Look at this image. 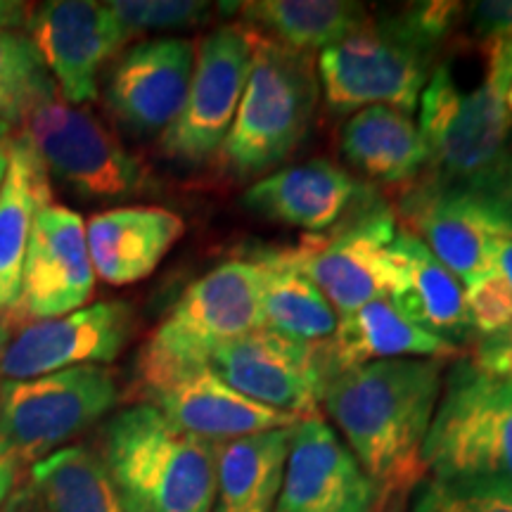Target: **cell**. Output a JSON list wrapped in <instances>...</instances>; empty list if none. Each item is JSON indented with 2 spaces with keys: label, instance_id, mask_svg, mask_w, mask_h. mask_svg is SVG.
Here are the masks:
<instances>
[{
  "label": "cell",
  "instance_id": "74e56055",
  "mask_svg": "<svg viewBox=\"0 0 512 512\" xmlns=\"http://www.w3.org/2000/svg\"><path fill=\"white\" fill-rule=\"evenodd\" d=\"M15 128L5 121H0V190H3L5 176H8V166H10V150L12 143H15Z\"/></svg>",
  "mask_w": 512,
  "mask_h": 512
},
{
  "label": "cell",
  "instance_id": "8992f818",
  "mask_svg": "<svg viewBox=\"0 0 512 512\" xmlns=\"http://www.w3.org/2000/svg\"><path fill=\"white\" fill-rule=\"evenodd\" d=\"M264 328L259 268L230 259L195 280L138 354L140 389L207 366L211 351L247 332Z\"/></svg>",
  "mask_w": 512,
  "mask_h": 512
},
{
  "label": "cell",
  "instance_id": "7a4b0ae2",
  "mask_svg": "<svg viewBox=\"0 0 512 512\" xmlns=\"http://www.w3.org/2000/svg\"><path fill=\"white\" fill-rule=\"evenodd\" d=\"M458 15V3H413L368 15L349 36L320 50L316 72L330 110L347 114L384 105L413 114Z\"/></svg>",
  "mask_w": 512,
  "mask_h": 512
},
{
  "label": "cell",
  "instance_id": "9a60e30c",
  "mask_svg": "<svg viewBox=\"0 0 512 512\" xmlns=\"http://www.w3.org/2000/svg\"><path fill=\"white\" fill-rule=\"evenodd\" d=\"M133 323V306L119 299L38 320L10 339L0 361V375L5 380H31L76 366L110 363L126 349Z\"/></svg>",
  "mask_w": 512,
  "mask_h": 512
},
{
  "label": "cell",
  "instance_id": "3957f363",
  "mask_svg": "<svg viewBox=\"0 0 512 512\" xmlns=\"http://www.w3.org/2000/svg\"><path fill=\"white\" fill-rule=\"evenodd\" d=\"M510 83L486 74L482 86L460 91L451 69L437 67L420 95V136L427 147L422 178L463 192L512 226Z\"/></svg>",
  "mask_w": 512,
  "mask_h": 512
},
{
  "label": "cell",
  "instance_id": "4dcf8cb0",
  "mask_svg": "<svg viewBox=\"0 0 512 512\" xmlns=\"http://www.w3.org/2000/svg\"><path fill=\"white\" fill-rule=\"evenodd\" d=\"M413 512H512V484L494 479H432L415 498Z\"/></svg>",
  "mask_w": 512,
  "mask_h": 512
},
{
  "label": "cell",
  "instance_id": "30bf717a",
  "mask_svg": "<svg viewBox=\"0 0 512 512\" xmlns=\"http://www.w3.org/2000/svg\"><path fill=\"white\" fill-rule=\"evenodd\" d=\"M396 230L394 209L375 190L335 228L304 235L287 254L344 318L387 299V247Z\"/></svg>",
  "mask_w": 512,
  "mask_h": 512
},
{
  "label": "cell",
  "instance_id": "e0dca14e",
  "mask_svg": "<svg viewBox=\"0 0 512 512\" xmlns=\"http://www.w3.org/2000/svg\"><path fill=\"white\" fill-rule=\"evenodd\" d=\"M195 53V43L185 38L133 43L117 57L107 76V110L136 136L164 133L188 98Z\"/></svg>",
  "mask_w": 512,
  "mask_h": 512
},
{
  "label": "cell",
  "instance_id": "83f0119b",
  "mask_svg": "<svg viewBox=\"0 0 512 512\" xmlns=\"http://www.w3.org/2000/svg\"><path fill=\"white\" fill-rule=\"evenodd\" d=\"M238 8L245 27L311 55L335 46L370 15L363 3L344 0H256Z\"/></svg>",
  "mask_w": 512,
  "mask_h": 512
},
{
  "label": "cell",
  "instance_id": "f35d334b",
  "mask_svg": "<svg viewBox=\"0 0 512 512\" xmlns=\"http://www.w3.org/2000/svg\"><path fill=\"white\" fill-rule=\"evenodd\" d=\"M0 512H43L41 505H38L34 491L31 489H19L15 494H10L8 503L3 505Z\"/></svg>",
  "mask_w": 512,
  "mask_h": 512
},
{
  "label": "cell",
  "instance_id": "836d02e7",
  "mask_svg": "<svg viewBox=\"0 0 512 512\" xmlns=\"http://www.w3.org/2000/svg\"><path fill=\"white\" fill-rule=\"evenodd\" d=\"M470 361L484 373L512 380V325L498 335L479 339Z\"/></svg>",
  "mask_w": 512,
  "mask_h": 512
},
{
  "label": "cell",
  "instance_id": "f1b7e54d",
  "mask_svg": "<svg viewBox=\"0 0 512 512\" xmlns=\"http://www.w3.org/2000/svg\"><path fill=\"white\" fill-rule=\"evenodd\" d=\"M31 491L43 512H126L105 463L83 446L38 460L31 467Z\"/></svg>",
  "mask_w": 512,
  "mask_h": 512
},
{
  "label": "cell",
  "instance_id": "e575fe53",
  "mask_svg": "<svg viewBox=\"0 0 512 512\" xmlns=\"http://www.w3.org/2000/svg\"><path fill=\"white\" fill-rule=\"evenodd\" d=\"M472 29L484 41L512 38V0L472 5Z\"/></svg>",
  "mask_w": 512,
  "mask_h": 512
},
{
  "label": "cell",
  "instance_id": "7c38bea8",
  "mask_svg": "<svg viewBox=\"0 0 512 512\" xmlns=\"http://www.w3.org/2000/svg\"><path fill=\"white\" fill-rule=\"evenodd\" d=\"M207 368L249 401L302 420L318 418L323 375L316 344L259 328L216 347Z\"/></svg>",
  "mask_w": 512,
  "mask_h": 512
},
{
  "label": "cell",
  "instance_id": "d6986e66",
  "mask_svg": "<svg viewBox=\"0 0 512 512\" xmlns=\"http://www.w3.org/2000/svg\"><path fill=\"white\" fill-rule=\"evenodd\" d=\"M373 192V185L356 181L344 166L318 157L264 176L247 188L242 204L266 221L318 235L347 219Z\"/></svg>",
  "mask_w": 512,
  "mask_h": 512
},
{
  "label": "cell",
  "instance_id": "ab89813d",
  "mask_svg": "<svg viewBox=\"0 0 512 512\" xmlns=\"http://www.w3.org/2000/svg\"><path fill=\"white\" fill-rule=\"evenodd\" d=\"M494 266L496 271L508 280V285L512 287V238L498 240L496 249H494Z\"/></svg>",
  "mask_w": 512,
  "mask_h": 512
},
{
  "label": "cell",
  "instance_id": "52a82bcc",
  "mask_svg": "<svg viewBox=\"0 0 512 512\" xmlns=\"http://www.w3.org/2000/svg\"><path fill=\"white\" fill-rule=\"evenodd\" d=\"M422 465L441 482L512 484V380L484 373L470 358L448 370Z\"/></svg>",
  "mask_w": 512,
  "mask_h": 512
},
{
  "label": "cell",
  "instance_id": "1f68e13d",
  "mask_svg": "<svg viewBox=\"0 0 512 512\" xmlns=\"http://www.w3.org/2000/svg\"><path fill=\"white\" fill-rule=\"evenodd\" d=\"M107 8L131 38L147 31L200 27L214 15V5L200 0H114Z\"/></svg>",
  "mask_w": 512,
  "mask_h": 512
},
{
  "label": "cell",
  "instance_id": "f546056e",
  "mask_svg": "<svg viewBox=\"0 0 512 512\" xmlns=\"http://www.w3.org/2000/svg\"><path fill=\"white\" fill-rule=\"evenodd\" d=\"M53 98L57 86L29 34L0 29V121L24 124L36 107Z\"/></svg>",
  "mask_w": 512,
  "mask_h": 512
},
{
  "label": "cell",
  "instance_id": "277c9868",
  "mask_svg": "<svg viewBox=\"0 0 512 512\" xmlns=\"http://www.w3.org/2000/svg\"><path fill=\"white\" fill-rule=\"evenodd\" d=\"M216 446L183 432L152 403L114 415L102 456L126 512H211Z\"/></svg>",
  "mask_w": 512,
  "mask_h": 512
},
{
  "label": "cell",
  "instance_id": "ffe728a7",
  "mask_svg": "<svg viewBox=\"0 0 512 512\" xmlns=\"http://www.w3.org/2000/svg\"><path fill=\"white\" fill-rule=\"evenodd\" d=\"M143 394L176 427L211 444H223L256 432L283 430L302 420L297 415L249 401L247 396L221 382L207 366L171 377Z\"/></svg>",
  "mask_w": 512,
  "mask_h": 512
},
{
  "label": "cell",
  "instance_id": "8fae6325",
  "mask_svg": "<svg viewBox=\"0 0 512 512\" xmlns=\"http://www.w3.org/2000/svg\"><path fill=\"white\" fill-rule=\"evenodd\" d=\"M252 55L254 29L245 24H226L202 38L183 110L159 138L166 157L202 164L219 155L245 91Z\"/></svg>",
  "mask_w": 512,
  "mask_h": 512
},
{
  "label": "cell",
  "instance_id": "d590c367",
  "mask_svg": "<svg viewBox=\"0 0 512 512\" xmlns=\"http://www.w3.org/2000/svg\"><path fill=\"white\" fill-rule=\"evenodd\" d=\"M17 467H19V463H17L15 453H12L8 441H5L3 432H0V510H3L5 501L10 498L12 486H15Z\"/></svg>",
  "mask_w": 512,
  "mask_h": 512
},
{
  "label": "cell",
  "instance_id": "5b68a950",
  "mask_svg": "<svg viewBox=\"0 0 512 512\" xmlns=\"http://www.w3.org/2000/svg\"><path fill=\"white\" fill-rule=\"evenodd\" d=\"M318 102L311 53L254 31V55L238 112L219 150L228 176L249 181L285 162L309 133Z\"/></svg>",
  "mask_w": 512,
  "mask_h": 512
},
{
  "label": "cell",
  "instance_id": "ba28073f",
  "mask_svg": "<svg viewBox=\"0 0 512 512\" xmlns=\"http://www.w3.org/2000/svg\"><path fill=\"white\" fill-rule=\"evenodd\" d=\"M24 138L41 157L48 176L93 200L133 197L152 188V174L143 159L102 121L60 95L36 107L22 124Z\"/></svg>",
  "mask_w": 512,
  "mask_h": 512
},
{
  "label": "cell",
  "instance_id": "9c48e42d",
  "mask_svg": "<svg viewBox=\"0 0 512 512\" xmlns=\"http://www.w3.org/2000/svg\"><path fill=\"white\" fill-rule=\"evenodd\" d=\"M119 401L110 368L76 366L0 384V432L17 463L36 465L98 422Z\"/></svg>",
  "mask_w": 512,
  "mask_h": 512
},
{
  "label": "cell",
  "instance_id": "cb8c5ba5",
  "mask_svg": "<svg viewBox=\"0 0 512 512\" xmlns=\"http://www.w3.org/2000/svg\"><path fill=\"white\" fill-rule=\"evenodd\" d=\"M53 204V185L29 140L17 133L10 166L0 190V311H15L31 230L43 209Z\"/></svg>",
  "mask_w": 512,
  "mask_h": 512
},
{
  "label": "cell",
  "instance_id": "2e32d148",
  "mask_svg": "<svg viewBox=\"0 0 512 512\" xmlns=\"http://www.w3.org/2000/svg\"><path fill=\"white\" fill-rule=\"evenodd\" d=\"M95 271L81 214L50 204L31 230L22 268V287L12 320L38 323L67 316L86 306L93 294Z\"/></svg>",
  "mask_w": 512,
  "mask_h": 512
},
{
  "label": "cell",
  "instance_id": "6da1fadb",
  "mask_svg": "<svg viewBox=\"0 0 512 512\" xmlns=\"http://www.w3.org/2000/svg\"><path fill=\"white\" fill-rule=\"evenodd\" d=\"M446 358H389L330 377L320 406L349 441L377 501L406 494L425 472L422 444L444 389Z\"/></svg>",
  "mask_w": 512,
  "mask_h": 512
},
{
  "label": "cell",
  "instance_id": "484cf974",
  "mask_svg": "<svg viewBox=\"0 0 512 512\" xmlns=\"http://www.w3.org/2000/svg\"><path fill=\"white\" fill-rule=\"evenodd\" d=\"M292 427L247 434L216 446L214 512H273L283 486Z\"/></svg>",
  "mask_w": 512,
  "mask_h": 512
},
{
  "label": "cell",
  "instance_id": "7402d4cb",
  "mask_svg": "<svg viewBox=\"0 0 512 512\" xmlns=\"http://www.w3.org/2000/svg\"><path fill=\"white\" fill-rule=\"evenodd\" d=\"M185 223L162 207H121L91 216L86 242L93 271L107 285L145 280L183 238Z\"/></svg>",
  "mask_w": 512,
  "mask_h": 512
},
{
  "label": "cell",
  "instance_id": "5bb4252c",
  "mask_svg": "<svg viewBox=\"0 0 512 512\" xmlns=\"http://www.w3.org/2000/svg\"><path fill=\"white\" fill-rule=\"evenodd\" d=\"M399 216L406 230L465 285L494 271L496 242L512 238V226L482 202L439 188L422 176L403 185Z\"/></svg>",
  "mask_w": 512,
  "mask_h": 512
},
{
  "label": "cell",
  "instance_id": "44dd1931",
  "mask_svg": "<svg viewBox=\"0 0 512 512\" xmlns=\"http://www.w3.org/2000/svg\"><path fill=\"white\" fill-rule=\"evenodd\" d=\"M387 299L408 323L453 347L472 335L460 280L406 228L387 247Z\"/></svg>",
  "mask_w": 512,
  "mask_h": 512
},
{
  "label": "cell",
  "instance_id": "b9f144b4",
  "mask_svg": "<svg viewBox=\"0 0 512 512\" xmlns=\"http://www.w3.org/2000/svg\"><path fill=\"white\" fill-rule=\"evenodd\" d=\"M505 105H508V112L512 114V83H510L508 93H505Z\"/></svg>",
  "mask_w": 512,
  "mask_h": 512
},
{
  "label": "cell",
  "instance_id": "d6a6232c",
  "mask_svg": "<svg viewBox=\"0 0 512 512\" xmlns=\"http://www.w3.org/2000/svg\"><path fill=\"white\" fill-rule=\"evenodd\" d=\"M465 311L470 328L482 337L498 335L512 325V287L501 273L489 271L467 285Z\"/></svg>",
  "mask_w": 512,
  "mask_h": 512
},
{
  "label": "cell",
  "instance_id": "ac0fdd59",
  "mask_svg": "<svg viewBox=\"0 0 512 512\" xmlns=\"http://www.w3.org/2000/svg\"><path fill=\"white\" fill-rule=\"evenodd\" d=\"M377 491L323 418L292 427L290 456L273 512H373Z\"/></svg>",
  "mask_w": 512,
  "mask_h": 512
},
{
  "label": "cell",
  "instance_id": "4316f807",
  "mask_svg": "<svg viewBox=\"0 0 512 512\" xmlns=\"http://www.w3.org/2000/svg\"><path fill=\"white\" fill-rule=\"evenodd\" d=\"M264 328L299 342H323L337 330V313L285 249H256Z\"/></svg>",
  "mask_w": 512,
  "mask_h": 512
},
{
  "label": "cell",
  "instance_id": "60d3db41",
  "mask_svg": "<svg viewBox=\"0 0 512 512\" xmlns=\"http://www.w3.org/2000/svg\"><path fill=\"white\" fill-rule=\"evenodd\" d=\"M8 344H10L8 325H5L3 318H0V361H3V354H5V349H8Z\"/></svg>",
  "mask_w": 512,
  "mask_h": 512
},
{
  "label": "cell",
  "instance_id": "603a6c76",
  "mask_svg": "<svg viewBox=\"0 0 512 512\" xmlns=\"http://www.w3.org/2000/svg\"><path fill=\"white\" fill-rule=\"evenodd\" d=\"M458 354L446 339L415 328L389 299H375L361 309L337 320L332 337L316 342L318 368L323 387L342 370L366 366L389 358H451Z\"/></svg>",
  "mask_w": 512,
  "mask_h": 512
},
{
  "label": "cell",
  "instance_id": "4fadbf2b",
  "mask_svg": "<svg viewBox=\"0 0 512 512\" xmlns=\"http://www.w3.org/2000/svg\"><path fill=\"white\" fill-rule=\"evenodd\" d=\"M29 38L69 105L98 98V74L131 41L107 3L50 0L34 5Z\"/></svg>",
  "mask_w": 512,
  "mask_h": 512
},
{
  "label": "cell",
  "instance_id": "d4e9b609",
  "mask_svg": "<svg viewBox=\"0 0 512 512\" xmlns=\"http://www.w3.org/2000/svg\"><path fill=\"white\" fill-rule=\"evenodd\" d=\"M339 152L370 181L408 185L425 171L427 147L411 114L373 105L339 131Z\"/></svg>",
  "mask_w": 512,
  "mask_h": 512
},
{
  "label": "cell",
  "instance_id": "8d00e7d4",
  "mask_svg": "<svg viewBox=\"0 0 512 512\" xmlns=\"http://www.w3.org/2000/svg\"><path fill=\"white\" fill-rule=\"evenodd\" d=\"M34 5L22 3V0H0V29L17 31L27 27Z\"/></svg>",
  "mask_w": 512,
  "mask_h": 512
}]
</instances>
